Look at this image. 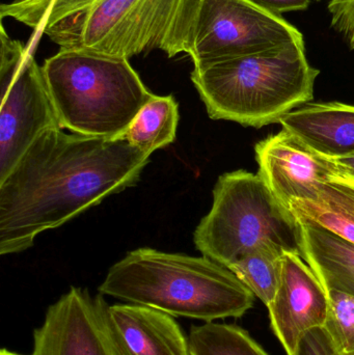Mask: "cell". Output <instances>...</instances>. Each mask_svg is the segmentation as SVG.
<instances>
[{"label": "cell", "mask_w": 354, "mask_h": 355, "mask_svg": "<svg viewBox=\"0 0 354 355\" xmlns=\"http://www.w3.org/2000/svg\"><path fill=\"white\" fill-rule=\"evenodd\" d=\"M0 355H24V354H18V352H12V350L6 349V348H2L1 352H0Z\"/></svg>", "instance_id": "obj_24"}, {"label": "cell", "mask_w": 354, "mask_h": 355, "mask_svg": "<svg viewBox=\"0 0 354 355\" xmlns=\"http://www.w3.org/2000/svg\"><path fill=\"white\" fill-rule=\"evenodd\" d=\"M284 252H287L274 246H263L249 252L229 269L268 306L278 287L281 257Z\"/></svg>", "instance_id": "obj_18"}, {"label": "cell", "mask_w": 354, "mask_h": 355, "mask_svg": "<svg viewBox=\"0 0 354 355\" xmlns=\"http://www.w3.org/2000/svg\"><path fill=\"white\" fill-rule=\"evenodd\" d=\"M332 27L354 49V0H332L328 4Z\"/></svg>", "instance_id": "obj_20"}, {"label": "cell", "mask_w": 354, "mask_h": 355, "mask_svg": "<svg viewBox=\"0 0 354 355\" xmlns=\"http://www.w3.org/2000/svg\"><path fill=\"white\" fill-rule=\"evenodd\" d=\"M280 124L321 155L354 156V106L310 102L287 114Z\"/></svg>", "instance_id": "obj_13"}, {"label": "cell", "mask_w": 354, "mask_h": 355, "mask_svg": "<svg viewBox=\"0 0 354 355\" xmlns=\"http://www.w3.org/2000/svg\"><path fill=\"white\" fill-rule=\"evenodd\" d=\"M258 174L287 208L297 200H315L326 182L341 175L336 162L283 129L256 145Z\"/></svg>", "instance_id": "obj_10"}, {"label": "cell", "mask_w": 354, "mask_h": 355, "mask_svg": "<svg viewBox=\"0 0 354 355\" xmlns=\"http://www.w3.org/2000/svg\"><path fill=\"white\" fill-rule=\"evenodd\" d=\"M200 0H23L0 16L30 27L29 49L42 35L60 49L129 58L161 50L191 58Z\"/></svg>", "instance_id": "obj_2"}, {"label": "cell", "mask_w": 354, "mask_h": 355, "mask_svg": "<svg viewBox=\"0 0 354 355\" xmlns=\"http://www.w3.org/2000/svg\"><path fill=\"white\" fill-rule=\"evenodd\" d=\"M0 53V181L39 135L60 128L42 67L35 52L10 39L1 23Z\"/></svg>", "instance_id": "obj_7"}, {"label": "cell", "mask_w": 354, "mask_h": 355, "mask_svg": "<svg viewBox=\"0 0 354 355\" xmlns=\"http://www.w3.org/2000/svg\"><path fill=\"white\" fill-rule=\"evenodd\" d=\"M341 174L354 180V156L334 159Z\"/></svg>", "instance_id": "obj_23"}, {"label": "cell", "mask_w": 354, "mask_h": 355, "mask_svg": "<svg viewBox=\"0 0 354 355\" xmlns=\"http://www.w3.org/2000/svg\"><path fill=\"white\" fill-rule=\"evenodd\" d=\"M316 1H320V0H316Z\"/></svg>", "instance_id": "obj_26"}, {"label": "cell", "mask_w": 354, "mask_h": 355, "mask_svg": "<svg viewBox=\"0 0 354 355\" xmlns=\"http://www.w3.org/2000/svg\"><path fill=\"white\" fill-rule=\"evenodd\" d=\"M295 355H341L324 327L306 333L297 345Z\"/></svg>", "instance_id": "obj_21"}, {"label": "cell", "mask_w": 354, "mask_h": 355, "mask_svg": "<svg viewBox=\"0 0 354 355\" xmlns=\"http://www.w3.org/2000/svg\"><path fill=\"white\" fill-rule=\"evenodd\" d=\"M251 1L267 12L282 16L284 12L307 10L312 0H251Z\"/></svg>", "instance_id": "obj_22"}, {"label": "cell", "mask_w": 354, "mask_h": 355, "mask_svg": "<svg viewBox=\"0 0 354 355\" xmlns=\"http://www.w3.org/2000/svg\"><path fill=\"white\" fill-rule=\"evenodd\" d=\"M290 211L354 243V180L339 175L326 182L315 200H297Z\"/></svg>", "instance_id": "obj_15"}, {"label": "cell", "mask_w": 354, "mask_h": 355, "mask_svg": "<svg viewBox=\"0 0 354 355\" xmlns=\"http://www.w3.org/2000/svg\"><path fill=\"white\" fill-rule=\"evenodd\" d=\"M191 355H269L242 327L227 323L193 325L188 335Z\"/></svg>", "instance_id": "obj_17"}, {"label": "cell", "mask_w": 354, "mask_h": 355, "mask_svg": "<svg viewBox=\"0 0 354 355\" xmlns=\"http://www.w3.org/2000/svg\"><path fill=\"white\" fill-rule=\"evenodd\" d=\"M42 70L60 127L75 135L123 139L155 97L127 58L60 49Z\"/></svg>", "instance_id": "obj_5"}, {"label": "cell", "mask_w": 354, "mask_h": 355, "mask_svg": "<svg viewBox=\"0 0 354 355\" xmlns=\"http://www.w3.org/2000/svg\"><path fill=\"white\" fill-rule=\"evenodd\" d=\"M301 257L326 291L354 296V243L308 220H299Z\"/></svg>", "instance_id": "obj_14"}, {"label": "cell", "mask_w": 354, "mask_h": 355, "mask_svg": "<svg viewBox=\"0 0 354 355\" xmlns=\"http://www.w3.org/2000/svg\"><path fill=\"white\" fill-rule=\"evenodd\" d=\"M179 106L174 96H157L145 106L124 135L145 153L168 147L176 139Z\"/></svg>", "instance_id": "obj_16"}, {"label": "cell", "mask_w": 354, "mask_h": 355, "mask_svg": "<svg viewBox=\"0 0 354 355\" xmlns=\"http://www.w3.org/2000/svg\"><path fill=\"white\" fill-rule=\"evenodd\" d=\"M150 157L125 137L67 135L60 128L42 133L0 181V254L27 250L39 234L132 187Z\"/></svg>", "instance_id": "obj_1"}, {"label": "cell", "mask_w": 354, "mask_h": 355, "mask_svg": "<svg viewBox=\"0 0 354 355\" xmlns=\"http://www.w3.org/2000/svg\"><path fill=\"white\" fill-rule=\"evenodd\" d=\"M303 40L294 25L251 0H200L191 58L199 64L251 55Z\"/></svg>", "instance_id": "obj_8"}, {"label": "cell", "mask_w": 354, "mask_h": 355, "mask_svg": "<svg viewBox=\"0 0 354 355\" xmlns=\"http://www.w3.org/2000/svg\"><path fill=\"white\" fill-rule=\"evenodd\" d=\"M193 242L204 257L228 269L263 246L301 256L297 217L259 174L243 170L218 178L211 210L195 229Z\"/></svg>", "instance_id": "obj_6"}, {"label": "cell", "mask_w": 354, "mask_h": 355, "mask_svg": "<svg viewBox=\"0 0 354 355\" xmlns=\"http://www.w3.org/2000/svg\"><path fill=\"white\" fill-rule=\"evenodd\" d=\"M328 314L324 329L341 355H354V296L328 291Z\"/></svg>", "instance_id": "obj_19"}, {"label": "cell", "mask_w": 354, "mask_h": 355, "mask_svg": "<svg viewBox=\"0 0 354 355\" xmlns=\"http://www.w3.org/2000/svg\"><path fill=\"white\" fill-rule=\"evenodd\" d=\"M99 294L170 316L213 322L241 318L256 296L230 269L207 257L132 250L112 265Z\"/></svg>", "instance_id": "obj_3"}, {"label": "cell", "mask_w": 354, "mask_h": 355, "mask_svg": "<svg viewBox=\"0 0 354 355\" xmlns=\"http://www.w3.org/2000/svg\"><path fill=\"white\" fill-rule=\"evenodd\" d=\"M105 318L121 355H191L188 336L166 313L139 304H106Z\"/></svg>", "instance_id": "obj_12"}, {"label": "cell", "mask_w": 354, "mask_h": 355, "mask_svg": "<svg viewBox=\"0 0 354 355\" xmlns=\"http://www.w3.org/2000/svg\"><path fill=\"white\" fill-rule=\"evenodd\" d=\"M103 295L71 287L33 331L31 355H121L105 318Z\"/></svg>", "instance_id": "obj_9"}, {"label": "cell", "mask_w": 354, "mask_h": 355, "mask_svg": "<svg viewBox=\"0 0 354 355\" xmlns=\"http://www.w3.org/2000/svg\"><path fill=\"white\" fill-rule=\"evenodd\" d=\"M17 1H23V0H17Z\"/></svg>", "instance_id": "obj_25"}, {"label": "cell", "mask_w": 354, "mask_h": 355, "mask_svg": "<svg viewBox=\"0 0 354 355\" xmlns=\"http://www.w3.org/2000/svg\"><path fill=\"white\" fill-rule=\"evenodd\" d=\"M267 308L274 335L287 355H295L306 333L326 325L328 291L301 256L284 252L278 287Z\"/></svg>", "instance_id": "obj_11"}, {"label": "cell", "mask_w": 354, "mask_h": 355, "mask_svg": "<svg viewBox=\"0 0 354 355\" xmlns=\"http://www.w3.org/2000/svg\"><path fill=\"white\" fill-rule=\"evenodd\" d=\"M319 74L308 62L303 40L195 64L191 78L212 120L262 128L310 103Z\"/></svg>", "instance_id": "obj_4"}]
</instances>
